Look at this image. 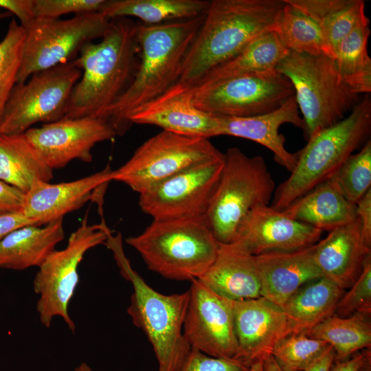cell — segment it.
<instances>
[{
	"mask_svg": "<svg viewBox=\"0 0 371 371\" xmlns=\"http://www.w3.org/2000/svg\"><path fill=\"white\" fill-rule=\"evenodd\" d=\"M100 39L86 43L74 60L82 75L64 117L102 118L133 79L139 63L137 23L128 18L110 19Z\"/></svg>",
	"mask_w": 371,
	"mask_h": 371,
	"instance_id": "6da1fadb",
	"label": "cell"
},
{
	"mask_svg": "<svg viewBox=\"0 0 371 371\" xmlns=\"http://www.w3.org/2000/svg\"><path fill=\"white\" fill-rule=\"evenodd\" d=\"M204 16L156 25L137 23L140 61L130 85L102 118L117 135L131 126L128 117L135 110L178 82L184 58Z\"/></svg>",
	"mask_w": 371,
	"mask_h": 371,
	"instance_id": "7a4b0ae2",
	"label": "cell"
},
{
	"mask_svg": "<svg viewBox=\"0 0 371 371\" xmlns=\"http://www.w3.org/2000/svg\"><path fill=\"white\" fill-rule=\"evenodd\" d=\"M284 0H213L184 58L178 82L193 85L207 72L272 30Z\"/></svg>",
	"mask_w": 371,
	"mask_h": 371,
	"instance_id": "3957f363",
	"label": "cell"
},
{
	"mask_svg": "<svg viewBox=\"0 0 371 371\" xmlns=\"http://www.w3.org/2000/svg\"><path fill=\"white\" fill-rule=\"evenodd\" d=\"M105 245L112 251L121 275L132 284L127 313L151 344L158 362L157 371H177L191 350L183 332L189 290L171 295L157 291L132 267L120 234H111Z\"/></svg>",
	"mask_w": 371,
	"mask_h": 371,
	"instance_id": "277c9868",
	"label": "cell"
},
{
	"mask_svg": "<svg viewBox=\"0 0 371 371\" xmlns=\"http://www.w3.org/2000/svg\"><path fill=\"white\" fill-rule=\"evenodd\" d=\"M371 129V98H361L350 113L311 136L297 153L289 177L275 190L271 207L284 210L295 199L326 182L365 141Z\"/></svg>",
	"mask_w": 371,
	"mask_h": 371,
	"instance_id": "5b68a950",
	"label": "cell"
},
{
	"mask_svg": "<svg viewBox=\"0 0 371 371\" xmlns=\"http://www.w3.org/2000/svg\"><path fill=\"white\" fill-rule=\"evenodd\" d=\"M126 242L150 270L167 279L190 282L210 267L219 246L204 217L153 219L141 234Z\"/></svg>",
	"mask_w": 371,
	"mask_h": 371,
	"instance_id": "8992f818",
	"label": "cell"
},
{
	"mask_svg": "<svg viewBox=\"0 0 371 371\" xmlns=\"http://www.w3.org/2000/svg\"><path fill=\"white\" fill-rule=\"evenodd\" d=\"M275 190V182L262 156L249 157L238 148H228L204 216L216 240L232 243L245 217L252 210L268 205Z\"/></svg>",
	"mask_w": 371,
	"mask_h": 371,
	"instance_id": "52a82bcc",
	"label": "cell"
},
{
	"mask_svg": "<svg viewBox=\"0 0 371 371\" xmlns=\"http://www.w3.org/2000/svg\"><path fill=\"white\" fill-rule=\"evenodd\" d=\"M276 69L293 87L306 139L343 120L361 99L341 81L332 58L289 51Z\"/></svg>",
	"mask_w": 371,
	"mask_h": 371,
	"instance_id": "ba28073f",
	"label": "cell"
},
{
	"mask_svg": "<svg viewBox=\"0 0 371 371\" xmlns=\"http://www.w3.org/2000/svg\"><path fill=\"white\" fill-rule=\"evenodd\" d=\"M111 233L104 221L89 224L86 214L65 247L54 250L38 267L33 288L39 296L36 308L45 327L49 328L53 319L58 316L75 334L76 324L69 314V305L79 283L78 267L85 254L105 244Z\"/></svg>",
	"mask_w": 371,
	"mask_h": 371,
	"instance_id": "9c48e42d",
	"label": "cell"
},
{
	"mask_svg": "<svg viewBox=\"0 0 371 371\" xmlns=\"http://www.w3.org/2000/svg\"><path fill=\"white\" fill-rule=\"evenodd\" d=\"M223 155L208 139L161 131L113 170L112 181L122 182L140 194L181 172Z\"/></svg>",
	"mask_w": 371,
	"mask_h": 371,
	"instance_id": "30bf717a",
	"label": "cell"
},
{
	"mask_svg": "<svg viewBox=\"0 0 371 371\" xmlns=\"http://www.w3.org/2000/svg\"><path fill=\"white\" fill-rule=\"evenodd\" d=\"M110 19L101 12L66 19L36 18L25 29V38L16 84L33 74L75 60L87 43L101 38Z\"/></svg>",
	"mask_w": 371,
	"mask_h": 371,
	"instance_id": "8fae6325",
	"label": "cell"
},
{
	"mask_svg": "<svg viewBox=\"0 0 371 371\" xmlns=\"http://www.w3.org/2000/svg\"><path fill=\"white\" fill-rule=\"evenodd\" d=\"M81 75L74 60L36 72L25 82L16 84L0 119L1 133H24L34 124L63 118Z\"/></svg>",
	"mask_w": 371,
	"mask_h": 371,
	"instance_id": "7c38bea8",
	"label": "cell"
},
{
	"mask_svg": "<svg viewBox=\"0 0 371 371\" xmlns=\"http://www.w3.org/2000/svg\"><path fill=\"white\" fill-rule=\"evenodd\" d=\"M186 86L188 98L194 106L218 117H245L265 114L278 109L295 95L291 81L276 68L206 88Z\"/></svg>",
	"mask_w": 371,
	"mask_h": 371,
	"instance_id": "4fadbf2b",
	"label": "cell"
},
{
	"mask_svg": "<svg viewBox=\"0 0 371 371\" xmlns=\"http://www.w3.org/2000/svg\"><path fill=\"white\" fill-rule=\"evenodd\" d=\"M221 158L203 162L140 193L139 205L153 219L204 217L223 166Z\"/></svg>",
	"mask_w": 371,
	"mask_h": 371,
	"instance_id": "5bb4252c",
	"label": "cell"
},
{
	"mask_svg": "<svg viewBox=\"0 0 371 371\" xmlns=\"http://www.w3.org/2000/svg\"><path fill=\"white\" fill-rule=\"evenodd\" d=\"M189 292L183 332L190 348L214 357L236 358L233 301L199 279L191 281Z\"/></svg>",
	"mask_w": 371,
	"mask_h": 371,
	"instance_id": "9a60e30c",
	"label": "cell"
},
{
	"mask_svg": "<svg viewBox=\"0 0 371 371\" xmlns=\"http://www.w3.org/2000/svg\"><path fill=\"white\" fill-rule=\"evenodd\" d=\"M25 134L52 170L64 168L74 159L91 162L95 145L117 135L107 121L92 117H63L30 128Z\"/></svg>",
	"mask_w": 371,
	"mask_h": 371,
	"instance_id": "2e32d148",
	"label": "cell"
},
{
	"mask_svg": "<svg viewBox=\"0 0 371 371\" xmlns=\"http://www.w3.org/2000/svg\"><path fill=\"white\" fill-rule=\"evenodd\" d=\"M322 232L268 205L252 210L245 217L232 243L256 256L312 246L319 240Z\"/></svg>",
	"mask_w": 371,
	"mask_h": 371,
	"instance_id": "e0dca14e",
	"label": "cell"
},
{
	"mask_svg": "<svg viewBox=\"0 0 371 371\" xmlns=\"http://www.w3.org/2000/svg\"><path fill=\"white\" fill-rule=\"evenodd\" d=\"M238 352L235 359L248 366L271 355L276 344L290 335L286 315L263 297L233 301Z\"/></svg>",
	"mask_w": 371,
	"mask_h": 371,
	"instance_id": "ac0fdd59",
	"label": "cell"
},
{
	"mask_svg": "<svg viewBox=\"0 0 371 371\" xmlns=\"http://www.w3.org/2000/svg\"><path fill=\"white\" fill-rule=\"evenodd\" d=\"M186 89V84L177 82L135 110L128 117L129 123L155 125L162 131L192 137L209 139L221 135L219 117L194 106Z\"/></svg>",
	"mask_w": 371,
	"mask_h": 371,
	"instance_id": "d6986e66",
	"label": "cell"
},
{
	"mask_svg": "<svg viewBox=\"0 0 371 371\" xmlns=\"http://www.w3.org/2000/svg\"><path fill=\"white\" fill-rule=\"evenodd\" d=\"M112 172L107 167L69 182H38L25 193L21 212L37 225L63 218L95 197L98 189L112 181Z\"/></svg>",
	"mask_w": 371,
	"mask_h": 371,
	"instance_id": "ffe728a7",
	"label": "cell"
},
{
	"mask_svg": "<svg viewBox=\"0 0 371 371\" xmlns=\"http://www.w3.org/2000/svg\"><path fill=\"white\" fill-rule=\"evenodd\" d=\"M315 245L289 251L254 256L261 284V296L283 308L306 283L322 277L314 259Z\"/></svg>",
	"mask_w": 371,
	"mask_h": 371,
	"instance_id": "44dd1931",
	"label": "cell"
},
{
	"mask_svg": "<svg viewBox=\"0 0 371 371\" xmlns=\"http://www.w3.org/2000/svg\"><path fill=\"white\" fill-rule=\"evenodd\" d=\"M371 247L365 243L358 218L328 232L315 244L314 259L322 277L342 289H348L361 273Z\"/></svg>",
	"mask_w": 371,
	"mask_h": 371,
	"instance_id": "7402d4cb",
	"label": "cell"
},
{
	"mask_svg": "<svg viewBox=\"0 0 371 371\" xmlns=\"http://www.w3.org/2000/svg\"><path fill=\"white\" fill-rule=\"evenodd\" d=\"M221 135L247 139L270 150L276 161L289 172L294 168L297 154L288 151L285 138L279 133L280 126L291 124L304 129L295 96L291 97L278 109L269 113L245 117H219Z\"/></svg>",
	"mask_w": 371,
	"mask_h": 371,
	"instance_id": "603a6c76",
	"label": "cell"
},
{
	"mask_svg": "<svg viewBox=\"0 0 371 371\" xmlns=\"http://www.w3.org/2000/svg\"><path fill=\"white\" fill-rule=\"evenodd\" d=\"M198 279L217 294L232 301L261 297L254 256L233 243H219L216 258Z\"/></svg>",
	"mask_w": 371,
	"mask_h": 371,
	"instance_id": "cb8c5ba5",
	"label": "cell"
},
{
	"mask_svg": "<svg viewBox=\"0 0 371 371\" xmlns=\"http://www.w3.org/2000/svg\"><path fill=\"white\" fill-rule=\"evenodd\" d=\"M64 237L63 218L17 228L0 240V269L39 267Z\"/></svg>",
	"mask_w": 371,
	"mask_h": 371,
	"instance_id": "d4e9b609",
	"label": "cell"
},
{
	"mask_svg": "<svg viewBox=\"0 0 371 371\" xmlns=\"http://www.w3.org/2000/svg\"><path fill=\"white\" fill-rule=\"evenodd\" d=\"M289 52L276 33L268 31L251 41L236 56L210 69L190 86L206 88L236 77L274 69Z\"/></svg>",
	"mask_w": 371,
	"mask_h": 371,
	"instance_id": "484cf974",
	"label": "cell"
},
{
	"mask_svg": "<svg viewBox=\"0 0 371 371\" xmlns=\"http://www.w3.org/2000/svg\"><path fill=\"white\" fill-rule=\"evenodd\" d=\"M283 211L322 232H330L357 218L355 205L348 201L328 181L295 199Z\"/></svg>",
	"mask_w": 371,
	"mask_h": 371,
	"instance_id": "4316f807",
	"label": "cell"
},
{
	"mask_svg": "<svg viewBox=\"0 0 371 371\" xmlns=\"http://www.w3.org/2000/svg\"><path fill=\"white\" fill-rule=\"evenodd\" d=\"M344 289L321 277L300 287L284 304L291 334L304 333L335 314Z\"/></svg>",
	"mask_w": 371,
	"mask_h": 371,
	"instance_id": "83f0119b",
	"label": "cell"
},
{
	"mask_svg": "<svg viewBox=\"0 0 371 371\" xmlns=\"http://www.w3.org/2000/svg\"><path fill=\"white\" fill-rule=\"evenodd\" d=\"M53 172L25 133H0V180L26 193L38 182H50Z\"/></svg>",
	"mask_w": 371,
	"mask_h": 371,
	"instance_id": "f1b7e54d",
	"label": "cell"
},
{
	"mask_svg": "<svg viewBox=\"0 0 371 371\" xmlns=\"http://www.w3.org/2000/svg\"><path fill=\"white\" fill-rule=\"evenodd\" d=\"M206 0H106L100 12L109 19H139L144 24L156 25L193 19L205 14Z\"/></svg>",
	"mask_w": 371,
	"mask_h": 371,
	"instance_id": "f546056e",
	"label": "cell"
},
{
	"mask_svg": "<svg viewBox=\"0 0 371 371\" xmlns=\"http://www.w3.org/2000/svg\"><path fill=\"white\" fill-rule=\"evenodd\" d=\"M284 3L276 14L271 30L284 46L289 51L335 59V54L319 25L303 12Z\"/></svg>",
	"mask_w": 371,
	"mask_h": 371,
	"instance_id": "4dcf8cb0",
	"label": "cell"
},
{
	"mask_svg": "<svg viewBox=\"0 0 371 371\" xmlns=\"http://www.w3.org/2000/svg\"><path fill=\"white\" fill-rule=\"evenodd\" d=\"M369 26L368 18L359 24L342 41L335 58L341 81L357 95L371 92V59L368 51Z\"/></svg>",
	"mask_w": 371,
	"mask_h": 371,
	"instance_id": "1f68e13d",
	"label": "cell"
},
{
	"mask_svg": "<svg viewBox=\"0 0 371 371\" xmlns=\"http://www.w3.org/2000/svg\"><path fill=\"white\" fill-rule=\"evenodd\" d=\"M366 317L357 313L346 317L333 315L304 333L326 342L335 352L334 361H343L370 348L371 324Z\"/></svg>",
	"mask_w": 371,
	"mask_h": 371,
	"instance_id": "d6a6232c",
	"label": "cell"
},
{
	"mask_svg": "<svg viewBox=\"0 0 371 371\" xmlns=\"http://www.w3.org/2000/svg\"><path fill=\"white\" fill-rule=\"evenodd\" d=\"M328 181L348 201L356 205L371 190L370 139L351 155Z\"/></svg>",
	"mask_w": 371,
	"mask_h": 371,
	"instance_id": "836d02e7",
	"label": "cell"
},
{
	"mask_svg": "<svg viewBox=\"0 0 371 371\" xmlns=\"http://www.w3.org/2000/svg\"><path fill=\"white\" fill-rule=\"evenodd\" d=\"M330 348L326 342L305 333L291 334L276 344L271 355L284 371H306Z\"/></svg>",
	"mask_w": 371,
	"mask_h": 371,
	"instance_id": "e575fe53",
	"label": "cell"
},
{
	"mask_svg": "<svg viewBox=\"0 0 371 371\" xmlns=\"http://www.w3.org/2000/svg\"><path fill=\"white\" fill-rule=\"evenodd\" d=\"M25 38V29L15 19H12L5 36L0 41V119L16 85Z\"/></svg>",
	"mask_w": 371,
	"mask_h": 371,
	"instance_id": "d590c367",
	"label": "cell"
},
{
	"mask_svg": "<svg viewBox=\"0 0 371 371\" xmlns=\"http://www.w3.org/2000/svg\"><path fill=\"white\" fill-rule=\"evenodd\" d=\"M367 19L365 2L351 0L348 5L330 14L319 24L335 57L342 41Z\"/></svg>",
	"mask_w": 371,
	"mask_h": 371,
	"instance_id": "8d00e7d4",
	"label": "cell"
},
{
	"mask_svg": "<svg viewBox=\"0 0 371 371\" xmlns=\"http://www.w3.org/2000/svg\"><path fill=\"white\" fill-rule=\"evenodd\" d=\"M340 317H348L354 313L370 316L371 313V256L350 290L340 298L335 313Z\"/></svg>",
	"mask_w": 371,
	"mask_h": 371,
	"instance_id": "74e56055",
	"label": "cell"
},
{
	"mask_svg": "<svg viewBox=\"0 0 371 371\" xmlns=\"http://www.w3.org/2000/svg\"><path fill=\"white\" fill-rule=\"evenodd\" d=\"M106 0H34L36 18L60 19L67 14L100 12Z\"/></svg>",
	"mask_w": 371,
	"mask_h": 371,
	"instance_id": "f35d334b",
	"label": "cell"
},
{
	"mask_svg": "<svg viewBox=\"0 0 371 371\" xmlns=\"http://www.w3.org/2000/svg\"><path fill=\"white\" fill-rule=\"evenodd\" d=\"M177 371H250V367L235 358L214 357L191 348Z\"/></svg>",
	"mask_w": 371,
	"mask_h": 371,
	"instance_id": "ab89813d",
	"label": "cell"
},
{
	"mask_svg": "<svg viewBox=\"0 0 371 371\" xmlns=\"http://www.w3.org/2000/svg\"><path fill=\"white\" fill-rule=\"evenodd\" d=\"M318 25L330 14L348 5L351 0H284Z\"/></svg>",
	"mask_w": 371,
	"mask_h": 371,
	"instance_id": "60d3db41",
	"label": "cell"
},
{
	"mask_svg": "<svg viewBox=\"0 0 371 371\" xmlns=\"http://www.w3.org/2000/svg\"><path fill=\"white\" fill-rule=\"evenodd\" d=\"M25 193L0 180V215L21 212Z\"/></svg>",
	"mask_w": 371,
	"mask_h": 371,
	"instance_id": "b9f144b4",
	"label": "cell"
},
{
	"mask_svg": "<svg viewBox=\"0 0 371 371\" xmlns=\"http://www.w3.org/2000/svg\"><path fill=\"white\" fill-rule=\"evenodd\" d=\"M0 8L15 15L23 28L36 19L34 0H0Z\"/></svg>",
	"mask_w": 371,
	"mask_h": 371,
	"instance_id": "7bdbcfd3",
	"label": "cell"
},
{
	"mask_svg": "<svg viewBox=\"0 0 371 371\" xmlns=\"http://www.w3.org/2000/svg\"><path fill=\"white\" fill-rule=\"evenodd\" d=\"M361 233L366 244L371 247V190L355 205Z\"/></svg>",
	"mask_w": 371,
	"mask_h": 371,
	"instance_id": "ee69618b",
	"label": "cell"
},
{
	"mask_svg": "<svg viewBox=\"0 0 371 371\" xmlns=\"http://www.w3.org/2000/svg\"><path fill=\"white\" fill-rule=\"evenodd\" d=\"M28 225L36 224L21 212L0 215V240L12 231Z\"/></svg>",
	"mask_w": 371,
	"mask_h": 371,
	"instance_id": "f6af8a7d",
	"label": "cell"
},
{
	"mask_svg": "<svg viewBox=\"0 0 371 371\" xmlns=\"http://www.w3.org/2000/svg\"><path fill=\"white\" fill-rule=\"evenodd\" d=\"M370 361V352L354 354L350 358L343 361H334L329 371H360Z\"/></svg>",
	"mask_w": 371,
	"mask_h": 371,
	"instance_id": "bcb514c9",
	"label": "cell"
},
{
	"mask_svg": "<svg viewBox=\"0 0 371 371\" xmlns=\"http://www.w3.org/2000/svg\"><path fill=\"white\" fill-rule=\"evenodd\" d=\"M335 360V352L331 348L313 366L306 371H329Z\"/></svg>",
	"mask_w": 371,
	"mask_h": 371,
	"instance_id": "7dc6e473",
	"label": "cell"
},
{
	"mask_svg": "<svg viewBox=\"0 0 371 371\" xmlns=\"http://www.w3.org/2000/svg\"><path fill=\"white\" fill-rule=\"evenodd\" d=\"M264 371H284L277 363L272 355H268L263 360Z\"/></svg>",
	"mask_w": 371,
	"mask_h": 371,
	"instance_id": "c3c4849f",
	"label": "cell"
},
{
	"mask_svg": "<svg viewBox=\"0 0 371 371\" xmlns=\"http://www.w3.org/2000/svg\"><path fill=\"white\" fill-rule=\"evenodd\" d=\"M250 371H264L263 361L260 360L254 363L250 366Z\"/></svg>",
	"mask_w": 371,
	"mask_h": 371,
	"instance_id": "681fc988",
	"label": "cell"
},
{
	"mask_svg": "<svg viewBox=\"0 0 371 371\" xmlns=\"http://www.w3.org/2000/svg\"><path fill=\"white\" fill-rule=\"evenodd\" d=\"M74 371H93L88 364L86 363H80L76 367Z\"/></svg>",
	"mask_w": 371,
	"mask_h": 371,
	"instance_id": "f907efd6",
	"label": "cell"
},
{
	"mask_svg": "<svg viewBox=\"0 0 371 371\" xmlns=\"http://www.w3.org/2000/svg\"><path fill=\"white\" fill-rule=\"evenodd\" d=\"M11 15L12 14L7 11L0 12V21L10 17Z\"/></svg>",
	"mask_w": 371,
	"mask_h": 371,
	"instance_id": "816d5d0a",
	"label": "cell"
},
{
	"mask_svg": "<svg viewBox=\"0 0 371 371\" xmlns=\"http://www.w3.org/2000/svg\"><path fill=\"white\" fill-rule=\"evenodd\" d=\"M360 371H370V361L366 363Z\"/></svg>",
	"mask_w": 371,
	"mask_h": 371,
	"instance_id": "f5cc1de1",
	"label": "cell"
},
{
	"mask_svg": "<svg viewBox=\"0 0 371 371\" xmlns=\"http://www.w3.org/2000/svg\"><path fill=\"white\" fill-rule=\"evenodd\" d=\"M0 133H1V131H0Z\"/></svg>",
	"mask_w": 371,
	"mask_h": 371,
	"instance_id": "db71d44e",
	"label": "cell"
}]
</instances>
